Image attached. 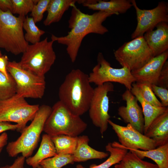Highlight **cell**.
<instances>
[{"label": "cell", "mask_w": 168, "mask_h": 168, "mask_svg": "<svg viewBox=\"0 0 168 168\" xmlns=\"http://www.w3.org/2000/svg\"><path fill=\"white\" fill-rule=\"evenodd\" d=\"M68 20L70 30L64 36L58 37L52 34L51 40L67 46L66 50L71 61L77 58L82 42L85 37L90 33L103 35L108 31L102 23L113 13L98 11L89 15L83 13L75 4L72 6Z\"/></svg>", "instance_id": "obj_1"}, {"label": "cell", "mask_w": 168, "mask_h": 168, "mask_svg": "<svg viewBox=\"0 0 168 168\" xmlns=\"http://www.w3.org/2000/svg\"><path fill=\"white\" fill-rule=\"evenodd\" d=\"M91 83L88 75L79 69L72 70L59 88V100L74 114H83L88 110L94 93Z\"/></svg>", "instance_id": "obj_2"}, {"label": "cell", "mask_w": 168, "mask_h": 168, "mask_svg": "<svg viewBox=\"0 0 168 168\" xmlns=\"http://www.w3.org/2000/svg\"><path fill=\"white\" fill-rule=\"evenodd\" d=\"M52 111V107L43 105L40 106L31 122L21 132L20 136L15 141L10 142L6 151L11 157L19 154L26 158L30 156L37 147L45 122Z\"/></svg>", "instance_id": "obj_3"}, {"label": "cell", "mask_w": 168, "mask_h": 168, "mask_svg": "<svg viewBox=\"0 0 168 168\" xmlns=\"http://www.w3.org/2000/svg\"><path fill=\"white\" fill-rule=\"evenodd\" d=\"M59 100L52 107L43 131L50 136L64 135L78 136L87 128V124Z\"/></svg>", "instance_id": "obj_4"}, {"label": "cell", "mask_w": 168, "mask_h": 168, "mask_svg": "<svg viewBox=\"0 0 168 168\" xmlns=\"http://www.w3.org/2000/svg\"><path fill=\"white\" fill-rule=\"evenodd\" d=\"M25 17H16L9 11L0 10V48L15 55L25 51L29 44L23 31Z\"/></svg>", "instance_id": "obj_5"}, {"label": "cell", "mask_w": 168, "mask_h": 168, "mask_svg": "<svg viewBox=\"0 0 168 168\" xmlns=\"http://www.w3.org/2000/svg\"><path fill=\"white\" fill-rule=\"evenodd\" d=\"M54 42L47 37L39 42L28 44L19 62L24 69L44 76L51 68L56 59L53 48Z\"/></svg>", "instance_id": "obj_6"}, {"label": "cell", "mask_w": 168, "mask_h": 168, "mask_svg": "<svg viewBox=\"0 0 168 168\" xmlns=\"http://www.w3.org/2000/svg\"><path fill=\"white\" fill-rule=\"evenodd\" d=\"M7 70L15 82L16 94L25 98L43 97L46 88L44 76H38L24 69L15 61L8 62Z\"/></svg>", "instance_id": "obj_7"}, {"label": "cell", "mask_w": 168, "mask_h": 168, "mask_svg": "<svg viewBox=\"0 0 168 168\" xmlns=\"http://www.w3.org/2000/svg\"><path fill=\"white\" fill-rule=\"evenodd\" d=\"M115 59L131 72L142 67L155 57L143 36L126 42L114 52Z\"/></svg>", "instance_id": "obj_8"}, {"label": "cell", "mask_w": 168, "mask_h": 168, "mask_svg": "<svg viewBox=\"0 0 168 168\" xmlns=\"http://www.w3.org/2000/svg\"><path fill=\"white\" fill-rule=\"evenodd\" d=\"M39 107L38 104H29L25 98L16 94L0 101V120L16 123L19 126L16 130L21 133L27 122L33 120Z\"/></svg>", "instance_id": "obj_9"}, {"label": "cell", "mask_w": 168, "mask_h": 168, "mask_svg": "<svg viewBox=\"0 0 168 168\" xmlns=\"http://www.w3.org/2000/svg\"><path fill=\"white\" fill-rule=\"evenodd\" d=\"M97 61V64L88 75L91 83L97 86L108 82H117L130 91L132 84L136 80L129 69L125 67L120 68L112 67L101 52L98 54Z\"/></svg>", "instance_id": "obj_10"}, {"label": "cell", "mask_w": 168, "mask_h": 168, "mask_svg": "<svg viewBox=\"0 0 168 168\" xmlns=\"http://www.w3.org/2000/svg\"><path fill=\"white\" fill-rule=\"evenodd\" d=\"M114 91V86L108 82L94 88L93 96L88 110L89 117L94 125L100 129L102 137L107 130L110 116L108 112L109 92Z\"/></svg>", "instance_id": "obj_11"}, {"label": "cell", "mask_w": 168, "mask_h": 168, "mask_svg": "<svg viewBox=\"0 0 168 168\" xmlns=\"http://www.w3.org/2000/svg\"><path fill=\"white\" fill-rule=\"evenodd\" d=\"M131 1L136 10L137 22L136 29L131 35L132 39L143 36L161 22H168V5L165 2H160L155 8L145 10L139 8L135 0Z\"/></svg>", "instance_id": "obj_12"}, {"label": "cell", "mask_w": 168, "mask_h": 168, "mask_svg": "<svg viewBox=\"0 0 168 168\" xmlns=\"http://www.w3.org/2000/svg\"><path fill=\"white\" fill-rule=\"evenodd\" d=\"M108 122L118 137L119 143L124 148L147 151L157 147L152 139L139 132L129 124L124 126L110 119Z\"/></svg>", "instance_id": "obj_13"}, {"label": "cell", "mask_w": 168, "mask_h": 168, "mask_svg": "<svg viewBox=\"0 0 168 168\" xmlns=\"http://www.w3.org/2000/svg\"><path fill=\"white\" fill-rule=\"evenodd\" d=\"M122 97L123 100L126 102V106H121L119 108L118 115L125 123L129 124L143 134L144 118L142 109L139 105L138 100L128 89L123 94Z\"/></svg>", "instance_id": "obj_14"}, {"label": "cell", "mask_w": 168, "mask_h": 168, "mask_svg": "<svg viewBox=\"0 0 168 168\" xmlns=\"http://www.w3.org/2000/svg\"><path fill=\"white\" fill-rule=\"evenodd\" d=\"M168 58V50L154 57L139 69L132 71L136 82L156 85L163 66Z\"/></svg>", "instance_id": "obj_15"}, {"label": "cell", "mask_w": 168, "mask_h": 168, "mask_svg": "<svg viewBox=\"0 0 168 168\" xmlns=\"http://www.w3.org/2000/svg\"><path fill=\"white\" fill-rule=\"evenodd\" d=\"M156 28L143 35L155 57L168 50V22H161Z\"/></svg>", "instance_id": "obj_16"}, {"label": "cell", "mask_w": 168, "mask_h": 168, "mask_svg": "<svg viewBox=\"0 0 168 168\" xmlns=\"http://www.w3.org/2000/svg\"><path fill=\"white\" fill-rule=\"evenodd\" d=\"M144 134L152 139L157 147L168 143V110L152 122Z\"/></svg>", "instance_id": "obj_17"}, {"label": "cell", "mask_w": 168, "mask_h": 168, "mask_svg": "<svg viewBox=\"0 0 168 168\" xmlns=\"http://www.w3.org/2000/svg\"><path fill=\"white\" fill-rule=\"evenodd\" d=\"M90 139L87 135L77 137L76 149L72 155L74 162H85L91 159H102L109 155L108 152L97 150L88 144Z\"/></svg>", "instance_id": "obj_18"}, {"label": "cell", "mask_w": 168, "mask_h": 168, "mask_svg": "<svg viewBox=\"0 0 168 168\" xmlns=\"http://www.w3.org/2000/svg\"><path fill=\"white\" fill-rule=\"evenodd\" d=\"M132 93L140 103L144 118V134L152 122L158 116L168 110V107H155L146 102L143 98L135 83L132 84Z\"/></svg>", "instance_id": "obj_19"}, {"label": "cell", "mask_w": 168, "mask_h": 168, "mask_svg": "<svg viewBox=\"0 0 168 168\" xmlns=\"http://www.w3.org/2000/svg\"><path fill=\"white\" fill-rule=\"evenodd\" d=\"M57 154L50 136L46 133L42 135L41 141L36 153L33 156L27 158L26 161L28 165L33 168H37L43 161Z\"/></svg>", "instance_id": "obj_20"}, {"label": "cell", "mask_w": 168, "mask_h": 168, "mask_svg": "<svg viewBox=\"0 0 168 168\" xmlns=\"http://www.w3.org/2000/svg\"><path fill=\"white\" fill-rule=\"evenodd\" d=\"M82 5L89 9L113 13L117 15L125 13L133 6L131 0H111L109 1L99 0L95 3Z\"/></svg>", "instance_id": "obj_21"}, {"label": "cell", "mask_w": 168, "mask_h": 168, "mask_svg": "<svg viewBox=\"0 0 168 168\" xmlns=\"http://www.w3.org/2000/svg\"><path fill=\"white\" fill-rule=\"evenodd\" d=\"M105 149L109 153V157L100 164L91 165L89 168H110L122 161L128 152V150L116 141L108 143L105 146ZM76 168H86L81 165L78 164L76 166Z\"/></svg>", "instance_id": "obj_22"}, {"label": "cell", "mask_w": 168, "mask_h": 168, "mask_svg": "<svg viewBox=\"0 0 168 168\" xmlns=\"http://www.w3.org/2000/svg\"><path fill=\"white\" fill-rule=\"evenodd\" d=\"M77 0H50L47 11V15L43 24L45 26L59 21L66 11L75 4Z\"/></svg>", "instance_id": "obj_23"}, {"label": "cell", "mask_w": 168, "mask_h": 168, "mask_svg": "<svg viewBox=\"0 0 168 168\" xmlns=\"http://www.w3.org/2000/svg\"><path fill=\"white\" fill-rule=\"evenodd\" d=\"M140 158H149L154 161L159 168H168V143L148 150L129 149Z\"/></svg>", "instance_id": "obj_24"}, {"label": "cell", "mask_w": 168, "mask_h": 168, "mask_svg": "<svg viewBox=\"0 0 168 168\" xmlns=\"http://www.w3.org/2000/svg\"><path fill=\"white\" fill-rule=\"evenodd\" d=\"M50 137L57 154H73L76 147L78 136L60 135Z\"/></svg>", "instance_id": "obj_25"}, {"label": "cell", "mask_w": 168, "mask_h": 168, "mask_svg": "<svg viewBox=\"0 0 168 168\" xmlns=\"http://www.w3.org/2000/svg\"><path fill=\"white\" fill-rule=\"evenodd\" d=\"M35 23L31 17L26 16L23 24V29L26 32L24 35L25 40L32 44L40 41L41 36L45 33V31L38 28Z\"/></svg>", "instance_id": "obj_26"}, {"label": "cell", "mask_w": 168, "mask_h": 168, "mask_svg": "<svg viewBox=\"0 0 168 168\" xmlns=\"http://www.w3.org/2000/svg\"><path fill=\"white\" fill-rule=\"evenodd\" d=\"M74 163L72 155L57 154L52 157L43 161L40 165L44 168H62Z\"/></svg>", "instance_id": "obj_27"}, {"label": "cell", "mask_w": 168, "mask_h": 168, "mask_svg": "<svg viewBox=\"0 0 168 168\" xmlns=\"http://www.w3.org/2000/svg\"><path fill=\"white\" fill-rule=\"evenodd\" d=\"M16 94V84L13 77L11 75L8 78L0 72V101L8 99Z\"/></svg>", "instance_id": "obj_28"}, {"label": "cell", "mask_w": 168, "mask_h": 168, "mask_svg": "<svg viewBox=\"0 0 168 168\" xmlns=\"http://www.w3.org/2000/svg\"><path fill=\"white\" fill-rule=\"evenodd\" d=\"M38 0H12L13 4L12 13L24 16L31 12Z\"/></svg>", "instance_id": "obj_29"}, {"label": "cell", "mask_w": 168, "mask_h": 168, "mask_svg": "<svg viewBox=\"0 0 168 168\" xmlns=\"http://www.w3.org/2000/svg\"><path fill=\"white\" fill-rule=\"evenodd\" d=\"M135 83L142 97L146 102L154 106H162L152 91L151 85L143 83Z\"/></svg>", "instance_id": "obj_30"}, {"label": "cell", "mask_w": 168, "mask_h": 168, "mask_svg": "<svg viewBox=\"0 0 168 168\" xmlns=\"http://www.w3.org/2000/svg\"><path fill=\"white\" fill-rule=\"evenodd\" d=\"M132 168H159L156 164L145 161L139 158L132 151L128 152L123 159Z\"/></svg>", "instance_id": "obj_31"}, {"label": "cell", "mask_w": 168, "mask_h": 168, "mask_svg": "<svg viewBox=\"0 0 168 168\" xmlns=\"http://www.w3.org/2000/svg\"><path fill=\"white\" fill-rule=\"evenodd\" d=\"M50 0H39L34 6L30 15L35 23L43 19L44 14L47 11Z\"/></svg>", "instance_id": "obj_32"}, {"label": "cell", "mask_w": 168, "mask_h": 168, "mask_svg": "<svg viewBox=\"0 0 168 168\" xmlns=\"http://www.w3.org/2000/svg\"><path fill=\"white\" fill-rule=\"evenodd\" d=\"M151 88L155 96L160 99L163 107L168 106V89L156 85H151Z\"/></svg>", "instance_id": "obj_33"}, {"label": "cell", "mask_w": 168, "mask_h": 168, "mask_svg": "<svg viewBox=\"0 0 168 168\" xmlns=\"http://www.w3.org/2000/svg\"><path fill=\"white\" fill-rule=\"evenodd\" d=\"M156 85L168 89V61H167L165 62L163 66Z\"/></svg>", "instance_id": "obj_34"}, {"label": "cell", "mask_w": 168, "mask_h": 168, "mask_svg": "<svg viewBox=\"0 0 168 168\" xmlns=\"http://www.w3.org/2000/svg\"><path fill=\"white\" fill-rule=\"evenodd\" d=\"M8 59L6 55H3L0 57V72L3 73L8 78H10V75L7 70V66Z\"/></svg>", "instance_id": "obj_35"}, {"label": "cell", "mask_w": 168, "mask_h": 168, "mask_svg": "<svg viewBox=\"0 0 168 168\" xmlns=\"http://www.w3.org/2000/svg\"><path fill=\"white\" fill-rule=\"evenodd\" d=\"M25 158L22 156L18 157L11 165H6L0 168H24Z\"/></svg>", "instance_id": "obj_36"}, {"label": "cell", "mask_w": 168, "mask_h": 168, "mask_svg": "<svg viewBox=\"0 0 168 168\" xmlns=\"http://www.w3.org/2000/svg\"><path fill=\"white\" fill-rule=\"evenodd\" d=\"M18 127L19 126L17 124H13L9 122L0 120V133L7 130H17Z\"/></svg>", "instance_id": "obj_37"}, {"label": "cell", "mask_w": 168, "mask_h": 168, "mask_svg": "<svg viewBox=\"0 0 168 168\" xmlns=\"http://www.w3.org/2000/svg\"><path fill=\"white\" fill-rule=\"evenodd\" d=\"M13 4L12 0H0V10L6 12L9 11L12 13Z\"/></svg>", "instance_id": "obj_38"}, {"label": "cell", "mask_w": 168, "mask_h": 168, "mask_svg": "<svg viewBox=\"0 0 168 168\" xmlns=\"http://www.w3.org/2000/svg\"><path fill=\"white\" fill-rule=\"evenodd\" d=\"M7 140L8 135L6 133L4 132L0 135V148L7 144Z\"/></svg>", "instance_id": "obj_39"}, {"label": "cell", "mask_w": 168, "mask_h": 168, "mask_svg": "<svg viewBox=\"0 0 168 168\" xmlns=\"http://www.w3.org/2000/svg\"><path fill=\"white\" fill-rule=\"evenodd\" d=\"M114 168H132L128 163L124 159L119 163L114 165Z\"/></svg>", "instance_id": "obj_40"}, {"label": "cell", "mask_w": 168, "mask_h": 168, "mask_svg": "<svg viewBox=\"0 0 168 168\" xmlns=\"http://www.w3.org/2000/svg\"><path fill=\"white\" fill-rule=\"evenodd\" d=\"M37 168H44L42 166H41L39 165Z\"/></svg>", "instance_id": "obj_41"}, {"label": "cell", "mask_w": 168, "mask_h": 168, "mask_svg": "<svg viewBox=\"0 0 168 168\" xmlns=\"http://www.w3.org/2000/svg\"><path fill=\"white\" fill-rule=\"evenodd\" d=\"M2 148H0V153H1V152H2Z\"/></svg>", "instance_id": "obj_42"}, {"label": "cell", "mask_w": 168, "mask_h": 168, "mask_svg": "<svg viewBox=\"0 0 168 168\" xmlns=\"http://www.w3.org/2000/svg\"><path fill=\"white\" fill-rule=\"evenodd\" d=\"M1 56V53H0V57Z\"/></svg>", "instance_id": "obj_43"}]
</instances>
